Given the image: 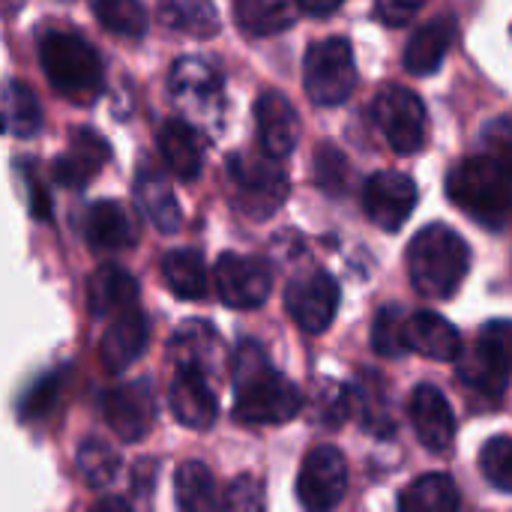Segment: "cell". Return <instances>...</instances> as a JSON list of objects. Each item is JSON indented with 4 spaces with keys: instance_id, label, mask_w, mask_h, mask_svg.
I'll list each match as a JSON object with an SVG mask.
<instances>
[{
    "instance_id": "ba28073f",
    "label": "cell",
    "mask_w": 512,
    "mask_h": 512,
    "mask_svg": "<svg viewBox=\"0 0 512 512\" xmlns=\"http://www.w3.org/2000/svg\"><path fill=\"white\" fill-rule=\"evenodd\" d=\"M372 120L399 156H411L426 144V105L408 87H384L372 102Z\"/></svg>"
},
{
    "instance_id": "8fae6325",
    "label": "cell",
    "mask_w": 512,
    "mask_h": 512,
    "mask_svg": "<svg viewBox=\"0 0 512 512\" xmlns=\"http://www.w3.org/2000/svg\"><path fill=\"white\" fill-rule=\"evenodd\" d=\"M213 279H216V291H219L222 303L231 309H258L267 303V297L273 291L270 264L261 258H252V255L225 252L216 261Z\"/></svg>"
},
{
    "instance_id": "30bf717a",
    "label": "cell",
    "mask_w": 512,
    "mask_h": 512,
    "mask_svg": "<svg viewBox=\"0 0 512 512\" xmlns=\"http://www.w3.org/2000/svg\"><path fill=\"white\" fill-rule=\"evenodd\" d=\"M285 309L303 333L321 336L330 330V324L336 318L339 282L324 270L303 273V276L291 279V285L285 291Z\"/></svg>"
},
{
    "instance_id": "e0dca14e",
    "label": "cell",
    "mask_w": 512,
    "mask_h": 512,
    "mask_svg": "<svg viewBox=\"0 0 512 512\" xmlns=\"http://www.w3.org/2000/svg\"><path fill=\"white\" fill-rule=\"evenodd\" d=\"M255 123H258V138H261L264 153L285 159L297 147L300 117L285 93H279V90L261 93L255 102Z\"/></svg>"
},
{
    "instance_id": "f546056e",
    "label": "cell",
    "mask_w": 512,
    "mask_h": 512,
    "mask_svg": "<svg viewBox=\"0 0 512 512\" xmlns=\"http://www.w3.org/2000/svg\"><path fill=\"white\" fill-rule=\"evenodd\" d=\"M177 507L186 512H213L222 507L216 480L204 462H183L174 474Z\"/></svg>"
},
{
    "instance_id": "ac0fdd59",
    "label": "cell",
    "mask_w": 512,
    "mask_h": 512,
    "mask_svg": "<svg viewBox=\"0 0 512 512\" xmlns=\"http://www.w3.org/2000/svg\"><path fill=\"white\" fill-rule=\"evenodd\" d=\"M147 339H150V324H147V318H144V312L138 306L114 315L105 336H102V345H99L102 366L108 372L129 369L147 351Z\"/></svg>"
},
{
    "instance_id": "52a82bcc",
    "label": "cell",
    "mask_w": 512,
    "mask_h": 512,
    "mask_svg": "<svg viewBox=\"0 0 512 512\" xmlns=\"http://www.w3.org/2000/svg\"><path fill=\"white\" fill-rule=\"evenodd\" d=\"M303 84H306V96L315 105H321V108L342 105L354 93V84H357L351 42L342 36L315 42L303 60Z\"/></svg>"
},
{
    "instance_id": "9a60e30c",
    "label": "cell",
    "mask_w": 512,
    "mask_h": 512,
    "mask_svg": "<svg viewBox=\"0 0 512 512\" xmlns=\"http://www.w3.org/2000/svg\"><path fill=\"white\" fill-rule=\"evenodd\" d=\"M408 417H411V426L420 438V444L429 450V453H447L453 447V438H456V414L447 402V396L432 387V384H420L414 387L411 393V402H408Z\"/></svg>"
},
{
    "instance_id": "4316f807",
    "label": "cell",
    "mask_w": 512,
    "mask_h": 512,
    "mask_svg": "<svg viewBox=\"0 0 512 512\" xmlns=\"http://www.w3.org/2000/svg\"><path fill=\"white\" fill-rule=\"evenodd\" d=\"M162 279L180 300H201L210 291L207 264L195 249H171L162 258Z\"/></svg>"
},
{
    "instance_id": "ffe728a7",
    "label": "cell",
    "mask_w": 512,
    "mask_h": 512,
    "mask_svg": "<svg viewBox=\"0 0 512 512\" xmlns=\"http://www.w3.org/2000/svg\"><path fill=\"white\" fill-rule=\"evenodd\" d=\"M159 153L177 180H195L204 168V141L195 123L186 117H171L159 129Z\"/></svg>"
},
{
    "instance_id": "4fadbf2b",
    "label": "cell",
    "mask_w": 512,
    "mask_h": 512,
    "mask_svg": "<svg viewBox=\"0 0 512 512\" xmlns=\"http://www.w3.org/2000/svg\"><path fill=\"white\" fill-rule=\"evenodd\" d=\"M102 417L123 444L141 441L153 429V420H156L153 387L147 381H129V384L111 387L102 396Z\"/></svg>"
},
{
    "instance_id": "d590c367",
    "label": "cell",
    "mask_w": 512,
    "mask_h": 512,
    "mask_svg": "<svg viewBox=\"0 0 512 512\" xmlns=\"http://www.w3.org/2000/svg\"><path fill=\"white\" fill-rule=\"evenodd\" d=\"M480 471L498 492L512 495V438L498 435L486 441V447L480 450Z\"/></svg>"
},
{
    "instance_id": "836d02e7",
    "label": "cell",
    "mask_w": 512,
    "mask_h": 512,
    "mask_svg": "<svg viewBox=\"0 0 512 512\" xmlns=\"http://www.w3.org/2000/svg\"><path fill=\"white\" fill-rule=\"evenodd\" d=\"M99 24L123 39H141L147 33V9L141 0H96Z\"/></svg>"
},
{
    "instance_id": "60d3db41",
    "label": "cell",
    "mask_w": 512,
    "mask_h": 512,
    "mask_svg": "<svg viewBox=\"0 0 512 512\" xmlns=\"http://www.w3.org/2000/svg\"><path fill=\"white\" fill-rule=\"evenodd\" d=\"M342 3H345V0H297V6H300L306 15H312V18H327V15H333Z\"/></svg>"
},
{
    "instance_id": "9c48e42d",
    "label": "cell",
    "mask_w": 512,
    "mask_h": 512,
    "mask_svg": "<svg viewBox=\"0 0 512 512\" xmlns=\"http://www.w3.org/2000/svg\"><path fill=\"white\" fill-rule=\"evenodd\" d=\"M512 372V321L498 318L480 327L474 351L465 357L459 378L483 393H504Z\"/></svg>"
},
{
    "instance_id": "d6986e66",
    "label": "cell",
    "mask_w": 512,
    "mask_h": 512,
    "mask_svg": "<svg viewBox=\"0 0 512 512\" xmlns=\"http://www.w3.org/2000/svg\"><path fill=\"white\" fill-rule=\"evenodd\" d=\"M405 345L426 360H459L462 357V336L459 330L438 312H414L405 318Z\"/></svg>"
},
{
    "instance_id": "8d00e7d4",
    "label": "cell",
    "mask_w": 512,
    "mask_h": 512,
    "mask_svg": "<svg viewBox=\"0 0 512 512\" xmlns=\"http://www.w3.org/2000/svg\"><path fill=\"white\" fill-rule=\"evenodd\" d=\"M315 177L318 186L327 189L330 195H339L348 183V162L336 144H321L315 153Z\"/></svg>"
},
{
    "instance_id": "603a6c76",
    "label": "cell",
    "mask_w": 512,
    "mask_h": 512,
    "mask_svg": "<svg viewBox=\"0 0 512 512\" xmlns=\"http://www.w3.org/2000/svg\"><path fill=\"white\" fill-rule=\"evenodd\" d=\"M456 36V21L453 18H432L405 45V69L411 75H432L441 69L450 45Z\"/></svg>"
},
{
    "instance_id": "e575fe53",
    "label": "cell",
    "mask_w": 512,
    "mask_h": 512,
    "mask_svg": "<svg viewBox=\"0 0 512 512\" xmlns=\"http://www.w3.org/2000/svg\"><path fill=\"white\" fill-rule=\"evenodd\" d=\"M405 312L399 306H384L378 315H375V324H372V348L375 354L387 357V360H399L408 354V345H405Z\"/></svg>"
},
{
    "instance_id": "5b68a950",
    "label": "cell",
    "mask_w": 512,
    "mask_h": 512,
    "mask_svg": "<svg viewBox=\"0 0 512 512\" xmlns=\"http://www.w3.org/2000/svg\"><path fill=\"white\" fill-rule=\"evenodd\" d=\"M168 93L183 117L195 126L216 129L225 114V84L219 69L204 57H180L168 75Z\"/></svg>"
},
{
    "instance_id": "1f68e13d",
    "label": "cell",
    "mask_w": 512,
    "mask_h": 512,
    "mask_svg": "<svg viewBox=\"0 0 512 512\" xmlns=\"http://www.w3.org/2000/svg\"><path fill=\"white\" fill-rule=\"evenodd\" d=\"M159 15L171 30L210 39L219 33V9L213 0H159Z\"/></svg>"
},
{
    "instance_id": "5bb4252c",
    "label": "cell",
    "mask_w": 512,
    "mask_h": 512,
    "mask_svg": "<svg viewBox=\"0 0 512 512\" xmlns=\"http://www.w3.org/2000/svg\"><path fill=\"white\" fill-rule=\"evenodd\" d=\"M417 186L402 171H378L363 186V210L381 231H399L417 210Z\"/></svg>"
},
{
    "instance_id": "4dcf8cb0",
    "label": "cell",
    "mask_w": 512,
    "mask_h": 512,
    "mask_svg": "<svg viewBox=\"0 0 512 512\" xmlns=\"http://www.w3.org/2000/svg\"><path fill=\"white\" fill-rule=\"evenodd\" d=\"M459 507V489L447 474H426L399 495L402 512H456Z\"/></svg>"
},
{
    "instance_id": "b9f144b4",
    "label": "cell",
    "mask_w": 512,
    "mask_h": 512,
    "mask_svg": "<svg viewBox=\"0 0 512 512\" xmlns=\"http://www.w3.org/2000/svg\"><path fill=\"white\" fill-rule=\"evenodd\" d=\"M96 507H99V510H129V504H126V501H120V498H108V501H99Z\"/></svg>"
},
{
    "instance_id": "7c38bea8",
    "label": "cell",
    "mask_w": 512,
    "mask_h": 512,
    "mask_svg": "<svg viewBox=\"0 0 512 512\" xmlns=\"http://www.w3.org/2000/svg\"><path fill=\"white\" fill-rule=\"evenodd\" d=\"M345 489H348L345 456L330 444L309 450V456L303 459L300 477H297L300 504L306 510H333L345 498Z\"/></svg>"
},
{
    "instance_id": "7402d4cb",
    "label": "cell",
    "mask_w": 512,
    "mask_h": 512,
    "mask_svg": "<svg viewBox=\"0 0 512 512\" xmlns=\"http://www.w3.org/2000/svg\"><path fill=\"white\" fill-rule=\"evenodd\" d=\"M138 306V282L117 264H102L90 276V312L102 321Z\"/></svg>"
},
{
    "instance_id": "cb8c5ba5",
    "label": "cell",
    "mask_w": 512,
    "mask_h": 512,
    "mask_svg": "<svg viewBox=\"0 0 512 512\" xmlns=\"http://www.w3.org/2000/svg\"><path fill=\"white\" fill-rule=\"evenodd\" d=\"M108 162V144L93 129H78L69 141V150L57 159L54 177L66 186H84L90 177L99 174V168Z\"/></svg>"
},
{
    "instance_id": "d4e9b609",
    "label": "cell",
    "mask_w": 512,
    "mask_h": 512,
    "mask_svg": "<svg viewBox=\"0 0 512 512\" xmlns=\"http://www.w3.org/2000/svg\"><path fill=\"white\" fill-rule=\"evenodd\" d=\"M42 126V108L36 93L12 78H0V135L30 138Z\"/></svg>"
},
{
    "instance_id": "ab89813d",
    "label": "cell",
    "mask_w": 512,
    "mask_h": 512,
    "mask_svg": "<svg viewBox=\"0 0 512 512\" xmlns=\"http://www.w3.org/2000/svg\"><path fill=\"white\" fill-rule=\"evenodd\" d=\"M423 3L426 0H378V15H381L384 24L402 27L423 9Z\"/></svg>"
},
{
    "instance_id": "83f0119b",
    "label": "cell",
    "mask_w": 512,
    "mask_h": 512,
    "mask_svg": "<svg viewBox=\"0 0 512 512\" xmlns=\"http://www.w3.org/2000/svg\"><path fill=\"white\" fill-rule=\"evenodd\" d=\"M234 18L249 36H273L297 21V0H234Z\"/></svg>"
},
{
    "instance_id": "8992f818",
    "label": "cell",
    "mask_w": 512,
    "mask_h": 512,
    "mask_svg": "<svg viewBox=\"0 0 512 512\" xmlns=\"http://www.w3.org/2000/svg\"><path fill=\"white\" fill-rule=\"evenodd\" d=\"M279 162L282 159H276L264 150L261 153L243 150L228 159V180L234 186L237 204L252 219L273 216L288 195V177Z\"/></svg>"
},
{
    "instance_id": "d6a6232c",
    "label": "cell",
    "mask_w": 512,
    "mask_h": 512,
    "mask_svg": "<svg viewBox=\"0 0 512 512\" xmlns=\"http://www.w3.org/2000/svg\"><path fill=\"white\" fill-rule=\"evenodd\" d=\"M78 474L90 489H108L120 474V456L99 438H90L78 447Z\"/></svg>"
},
{
    "instance_id": "f35d334b",
    "label": "cell",
    "mask_w": 512,
    "mask_h": 512,
    "mask_svg": "<svg viewBox=\"0 0 512 512\" xmlns=\"http://www.w3.org/2000/svg\"><path fill=\"white\" fill-rule=\"evenodd\" d=\"M57 390H60V375L39 381V387L30 390V396H27V402H24V417L33 420V417L45 414V411L51 408V402L57 399Z\"/></svg>"
},
{
    "instance_id": "f1b7e54d",
    "label": "cell",
    "mask_w": 512,
    "mask_h": 512,
    "mask_svg": "<svg viewBox=\"0 0 512 512\" xmlns=\"http://www.w3.org/2000/svg\"><path fill=\"white\" fill-rule=\"evenodd\" d=\"M87 240L96 249H129L135 243V231L129 216L117 201H96L87 213Z\"/></svg>"
},
{
    "instance_id": "6da1fadb",
    "label": "cell",
    "mask_w": 512,
    "mask_h": 512,
    "mask_svg": "<svg viewBox=\"0 0 512 512\" xmlns=\"http://www.w3.org/2000/svg\"><path fill=\"white\" fill-rule=\"evenodd\" d=\"M234 417L246 426H279L300 414L303 393L279 375L258 342H243L234 354Z\"/></svg>"
},
{
    "instance_id": "74e56055",
    "label": "cell",
    "mask_w": 512,
    "mask_h": 512,
    "mask_svg": "<svg viewBox=\"0 0 512 512\" xmlns=\"http://www.w3.org/2000/svg\"><path fill=\"white\" fill-rule=\"evenodd\" d=\"M222 507L234 512L261 510V507H264V486H261V480H255V477H249V474L237 477V480L225 489Z\"/></svg>"
},
{
    "instance_id": "3957f363",
    "label": "cell",
    "mask_w": 512,
    "mask_h": 512,
    "mask_svg": "<svg viewBox=\"0 0 512 512\" xmlns=\"http://www.w3.org/2000/svg\"><path fill=\"white\" fill-rule=\"evenodd\" d=\"M450 201L477 225L501 231L512 219V171L498 156H471L447 177Z\"/></svg>"
},
{
    "instance_id": "484cf974",
    "label": "cell",
    "mask_w": 512,
    "mask_h": 512,
    "mask_svg": "<svg viewBox=\"0 0 512 512\" xmlns=\"http://www.w3.org/2000/svg\"><path fill=\"white\" fill-rule=\"evenodd\" d=\"M135 198H138V207L147 213V219L165 231V234H174L183 222V213H180V204L174 198V189L171 183L156 171V168H141L138 171V180H135Z\"/></svg>"
},
{
    "instance_id": "2e32d148",
    "label": "cell",
    "mask_w": 512,
    "mask_h": 512,
    "mask_svg": "<svg viewBox=\"0 0 512 512\" xmlns=\"http://www.w3.org/2000/svg\"><path fill=\"white\" fill-rule=\"evenodd\" d=\"M168 405H171L174 420L195 432L210 429L219 414V402L210 387V378L195 369H177V375L171 381Z\"/></svg>"
},
{
    "instance_id": "44dd1931",
    "label": "cell",
    "mask_w": 512,
    "mask_h": 512,
    "mask_svg": "<svg viewBox=\"0 0 512 512\" xmlns=\"http://www.w3.org/2000/svg\"><path fill=\"white\" fill-rule=\"evenodd\" d=\"M171 357L177 363V369H195L207 378H213L222 369V342L219 333L207 324V321H186L174 339H171Z\"/></svg>"
},
{
    "instance_id": "277c9868",
    "label": "cell",
    "mask_w": 512,
    "mask_h": 512,
    "mask_svg": "<svg viewBox=\"0 0 512 512\" xmlns=\"http://www.w3.org/2000/svg\"><path fill=\"white\" fill-rule=\"evenodd\" d=\"M39 63L51 87L75 102H90L99 96L105 69L99 51L78 33L51 30L39 42Z\"/></svg>"
},
{
    "instance_id": "7a4b0ae2",
    "label": "cell",
    "mask_w": 512,
    "mask_h": 512,
    "mask_svg": "<svg viewBox=\"0 0 512 512\" xmlns=\"http://www.w3.org/2000/svg\"><path fill=\"white\" fill-rule=\"evenodd\" d=\"M471 270V246L459 231L444 222H432L408 246V273L420 297L450 300L459 294Z\"/></svg>"
}]
</instances>
